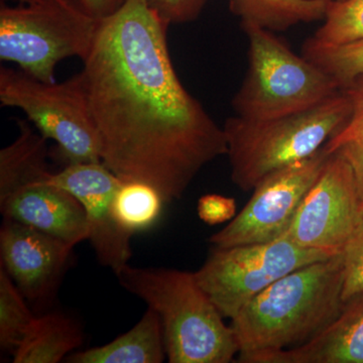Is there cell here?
I'll list each match as a JSON object with an SVG mask.
<instances>
[{
  "label": "cell",
  "mask_w": 363,
  "mask_h": 363,
  "mask_svg": "<svg viewBox=\"0 0 363 363\" xmlns=\"http://www.w3.org/2000/svg\"><path fill=\"white\" fill-rule=\"evenodd\" d=\"M169 26L143 0H126L100 20L79 73L102 164L121 181L149 184L166 203L227 155L223 128L177 76Z\"/></svg>",
  "instance_id": "obj_1"
},
{
  "label": "cell",
  "mask_w": 363,
  "mask_h": 363,
  "mask_svg": "<svg viewBox=\"0 0 363 363\" xmlns=\"http://www.w3.org/2000/svg\"><path fill=\"white\" fill-rule=\"evenodd\" d=\"M342 252L272 284L231 321L240 358L302 345L342 311Z\"/></svg>",
  "instance_id": "obj_2"
},
{
  "label": "cell",
  "mask_w": 363,
  "mask_h": 363,
  "mask_svg": "<svg viewBox=\"0 0 363 363\" xmlns=\"http://www.w3.org/2000/svg\"><path fill=\"white\" fill-rule=\"evenodd\" d=\"M119 284L161 318L171 363H229L240 352L233 327L205 293L194 272L126 264Z\"/></svg>",
  "instance_id": "obj_3"
},
{
  "label": "cell",
  "mask_w": 363,
  "mask_h": 363,
  "mask_svg": "<svg viewBox=\"0 0 363 363\" xmlns=\"http://www.w3.org/2000/svg\"><path fill=\"white\" fill-rule=\"evenodd\" d=\"M350 116V99L341 91L317 106L277 118L229 117L223 130L231 180L245 192L253 190L269 174L314 155Z\"/></svg>",
  "instance_id": "obj_4"
},
{
  "label": "cell",
  "mask_w": 363,
  "mask_h": 363,
  "mask_svg": "<svg viewBox=\"0 0 363 363\" xmlns=\"http://www.w3.org/2000/svg\"><path fill=\"white\" fill-rule=\"evenodd\" d=\"M247 33L248 68L231 106L235 116L267 121L307 111L341 92L335 81L274 32L241 25Z\"/></svg>",
  "instance_id": "obj_5"
},
{
  "label": "cell",
  "mask_w": 363,
  "mask_h": 363,
  "mask_svg": "<svg viewBox=\"0 0 363 363\" xmlns=\"http://www.w3.org/2000/svg\"><path fill=\"white\" fill-rule=\"evenodd\" d=\"M100 20L71 0H44L30 6L0 9V59L44 82H56L64 60H84L96 37Z\"/></svg>",
  "instance_id": "obj_6"
},
{
  "label": "cell",
  "mask_w": 363,
  "mask_h": 363,
  "mask_svg": "<svg viewBox=\"0 0 363 363\" xmlns=\"http://www.w3.org/2000/svg\"><path fill=\"white\" fill-rule=\"evenodd\" d=\"M0 102L23 111L45 140L58 145L67 164L101 162V145L80 75L44 82L1 67Z\"/></svg>",
  "instance_id": "obj_7"
},
{
  "label": "cell",
  "mask_w": 363,
  "mask_h": 363,
  "mask_svg": "<svg viewBox=\"0 0 363 363\" xmlns=\"http://www.w3.org/2000/svg\"><path fill=\"white\" fill-rule=\"evenodd\" d=\"M339 252L301 247L281 236L264 243L214 247L194 274L223 317L233 320L250 301L279 279Z\"/></svg>",
  "instance_id": "obj_8"
},
{
  "label": "cell",
  "mask_w": 363,
  "mask_h": 363,
  "mask_svg": "<svg viewBox=\"0 0 363 363\" xmlns=\"http://www.w3.org/2000/svg\"><path fill=\"white\" fill-rule=\"evenodd\" d=\"M330 156L326 147L267 176L250 201L222 230L209 238L215 247L276 240L292 223L302 200Z\"/></svg>",
  "instance_id": "obj_9"
},
{
  "label": "cell",
  "mask_w": 363,
  "mask_h": 363,
  "mask_svg": "<svg viewBox=\"0 0 363 363\" xmlns=\"http://www.w3.org/2000/svg\"><path fill=\"white\" fill-rule=\"evenodd\" d=\"M362 226L363 201L352 169L334 152L283 236L301 247L342 252Z\"/></svg>",
  "instance_id": "obj_10"
},
{
  "label": "cell",
  "mask_w": 363,
  "mask_h": 363,
  "mask_svg": "<svg viewBox=\"0 0 363 363\" xmlns=\"http://www.w3.org/2000/svg\"><path fill=\"white\" fill-rule=\"evenodd\" d=\"M50 181L70 192L82 205L88 238L102 266L118 272L128 264L133 234L119 225L113 211L114 197L123 181L99 162L67 164Z\"/></svg>",
  "instance_id": "obj_11"
},
{
  "label": "cell",
  "mask_w": 363,
  "mask_h": 363,
  "mask_svg": "<svg viewBox=\"0 0 363 363\" xmlns=\"http://www.w3.org/2000/svg\"><path fill=\"white\" fill-rule=\"evenodd\" d=\"M73 247L25 224L4 219L1 267L25 298L45 297L68 262Z\"/></svg>",
  "instance_id": "obj_12"
},
{
  "label": "cell",
  "mask_w": 363,
  "mask_h": 363,
  "mask_svg": "<svg viewBox=\"0 0 363 363\" xmlns=\"http://www.w3.org/2000/svg\"><path fill=\"white\" fill-rule=\"evenodd\" d=\"M50 178L26 184L0 198L1 214L74 247L88 238L84 209L70 192Z\"/></svg>",
  "instance_id": "obj_13"
},
{
  "label": "cell",
  "mask_w": 363,
  "mask_h": 363,
  "mask_svg": "<svg viewBox=\"0 0 363 363\" xmlns=\"http://www.w3.org/2000/svg\"><path fill=\"white\" fill-rule=\"evenodd\" d=\"M238 359L242 363H363V292L345 302L339 316L302 345Z\"/></svg>",
  "instance_id": "obj_14"
},
{
  "label": "cell",
  "mask_w": 363,
  "mask_h": 363,
  "mask_svg": "<svg viewBox=\"0 0 363 363\" xmlns=\"http://www.w3.org/2000/svg\"><path fill=\"white\" fill-rule=\"evenodd\" d=\"M161 318L149 309L118 337L98 347L72 353L70 363H161L166 359Z\"/></svg>",
  "instance_id": "obj_15"
},
{
  "label": "cell",
  "mask_w": 363,
  "mask_h": 363,
  "mask_svg": "<svg viewBox=\"0 0 363 363\" xmlns=\"http://www.w3.org/2000/svg\"><path fill=\"white\" fill-rule=\"evenodd\" d=\"M18 126V138L0 150V198L26 184L47 180L52 174L47 162L48 140L28 121L21 119Z\"/></svg>",
  "instance_id": "obj_16"
},
{
  "label": "cell",
  "mask_w": 363,
  "mask_h": 363,
  "mask_svg": "<svg viewBox=\"0 0 363 363\" xmlns=\"http://www.w3.org/2000/svg\"><path fill=\"white\" fill-rule=\"evenodd\" d=\"M75 321L60 313L37 317L13 352L14 363H57L82 344Z\"/></svg>",
  "instance_id": "obj_17"
},
{
  "label": "cell",
  "mask_w": 363,
  "mask_h": 363,
  "mask_svg": "<svg viewBox=\"0 0 363 363\" xmlns=\"http://www.w3.org/2000/svg\"><path fill=\"white\" fill-rule=\"evenodd\" d=\"M331 0H229L240 25L283 32L303 23L323 21Z\"/></svg>",
  "instance_id": "obj_18"
},
{
  "label": "cell",
  "mask_w": 363,
  "mask_h": 363,
  "mask_svg": "<svg viewBox=\"0 0 363 363\" xmlns=\"http://www.w3.org/2000/svg\"><path fill=\"white\" fill-rule=\"evenodd\" d=\"M164 204L162 195L149 184L123 181L114 197L113 211L119 225L133 235L156 223Z\"/></svg>",
  "instance_id": "obj_19"
},
{
  "label": "cell",
  "mask_w": 363,
  "mask_h": 363,
  "mask_svg": "<svg viewBox=\"0 0 363 363\" xmlns=\"http://www.w3.org/2000/svg\"><path fill=\"white\" fill-rule=\"evenodd\" d=\"M302 56L330 76L340 89L363 74V40L330 45L311 37L302 45Z\"/></svg>",
  "instance_id": "obj_20"
},
{
  "label": "cell",
  "mask_w": 363,
  "mask_h": 363,
  "mask_svg": "<svg viewBox=\"0 0 363 363\" xmlns=\"http://www.w3.org/2000/svg\"><path fill=\"white\" fill-rule=\"evenodd\" d=\"M35 317L11 277L0 269V345L14 352L26 338Z\"/></svg>",
  "instance_id": "obj_21"
},
{
  "label": "cell",
  "mask_w": 363,
  "mask_h": 363,
  "mask_svg": "<svg viewBox=\"0 0 363 363\" xmlns=\"http://www.w3.org/2000/svg\"><path fill=\"white\" fill-rule=\"evenodd\" d=\"M324 23L313 37L330 45L363 40V0H331Z\"/></svg>",
  "instance_id": "obj_22"
},
{
  "label": "cell",
  "mask_w": 363,
  "mask_h": 363,
  "mask_svg": "<svg viewBox=\"0 0 363 363\" xmlns=\"http://www.w3.org/2000/svg\"><path fill=\"white\" fill-rule=\"evenodd\" d=\"M341 91L350 99L351 116L345 125L325 143L324 147L330 154L345 143L363 140V74L351 81Z\"/></svg>",
  "instance_id": "obj_23"
},
{
  "label": "cell",
  "mask_w": 363,
  "mask_h": 363,
  "mask_svg": "<svg viewBox=\"0 0 363 363\" xmlns=\"http://www.w3.org/2000/svg\"><path fill=\"white\" fill-rule=\"evenodd\" d=\"M342 298L347 302L363 292V226L343 247Z\"/></svg>",
  "instance_id": "obj_24"
},
{
  "label": "cell",
  "mask_w": 363,
  "mask_h": 363,
  "mask_svg": "<svg viewBox=\"0 0 363 363\" xmlns=\"http://www.w3.org/2000/svg\"><path fill=\"white\" fill-rule=\"evenodd\" d=\"M164 23H186L197 20L207 0H143Z\"/></svg>",
  "instance_id": "obj_25"
},
{
  "label": "cell",
  "mask_w": 363,
  "mask_h": 363,
  "mask_svg": "<svg viewBox=\"0 0 363 363\" xmlns=\"http://www.w3.org/2000/svg\"><path fill=\"white\" fill-rule=\"evenodd\" d=\"M198 216L208 225H217L236 216V203L233 198L219 194L202 196L198 201Z\"/></svg>",
  "instance_id": "obj_26"
},
{
  "label": "cell",
  "mask_w": 363,
  "mask_h": 363,
  "mask_svg": "<svg viewBox=\"0 0 363 363\" xmlns=\"http://www.w3.org/2000/svg\"><path fill=\"white\" fill-rule=\"evenodd\" d=\"M336 152L342 155L350 164L355 181L363 201V140H353L339 147Z\"/></svg>",
  "instance_id": "obj_27"
},
{
  "label": "cell",
  "mask_w": 363,
  "mask_h": 363,
  "mask_svg": "<svg viewBox=\"0 0 363 363\" xmlns=\"http://www.w3.org/2000/svg\"><path fill=\"white\" fill-rule=\"evenodd\" d=\"M84 13L102 20L118 11L126 0H71Z\"/></svg>",
  "instance_id": "obj_28"
},
{
  "label": "cell",
  "mask_w": 363,
  "mask_h": 363,
  "mask_svg": "<svg viewBox=\"0 0 363 363\" xmlns=\"http://www.w3.org/2000/svg\"><path fill=\"white\" fill-rule=\"evenodd\" d=\"M2 1H7V0H2ZM11 1L21 2L23 6H30V4H40V2L44 1V0H11Z\"/></svg>",
  "instance_id": "obj_29"
}]
</instances>
